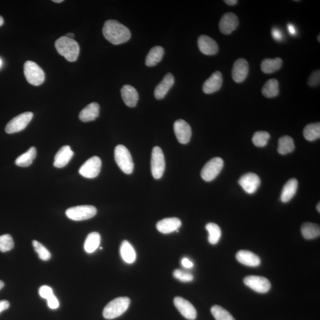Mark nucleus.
Instances as JSON below:
<instances>
[{
    "mask_svg": "<svg viewBox=\"0 0 320 320\" xmlns=\"http://www.w3.org/2000/svg\"><path fill=\"white\" fill-rule=\"evenodd\" d=\"M36 156H37V149L34 147H31L28 151L19 156L16 160V165L22 168L31 166Z\"/></svg>",
    "mask_w": 320,
    "mask_h": 320,
    "instance_id": "32",
    "label": "nucleus"
},
{
    "mask_svg": "<svg viewBox=\"0 0 320 320\" xmlns=\"http://www.w3.org/2000/svg\"><path fill=\"white\" fill-rule=\"evenodd\" d=\"M102 168V161L97 156L89 158L79 169L82 176L87 179H94L99 174Z\"/></svg>",
    "mask_w": 320,
    "mask_h": 320,
    "instance_id": "10",
    "label": "nucleus"
},
{
    "mask_svg": "<svg viewBox=\"0 0 320 320\" xmlns=\"http://www.w3.org/2000/svg\"><path fill=\"white\" fill-rule=\"evenodd\" d=\"M320 80V70L314 71L311 74V75L309 78L308 81V84L310 86H316L319 84Z\"/></svg>",
    "mask_w": 320,
    "mask_h": 320,
    "instance_id": "42",
    "label": "nucleus"
},
{
    "mask_svg": "<svg viewBox=\"0 0 320 320\" xmlns=\"http://www.w3.org/2000/svg\"><path fill=\"white\" fill-rule=\"evenodd\" d=\"M301 232L304 239L313 240L320 237V228L319 225L312 223H305L301 226Z\"/></svg>",
    "mask_w": 320,
    "mask_h": 320,
    "instance_id": "30",
    "label": "nucleus"
},
{
    "mask_svg": "<svg viewBox=\"0 0 320 320\" xmlns=\"http://www.w3.org/2000/svg\"><path fill=\"white\" fill-rule=\"evenodd\" d=\"M1 65H2V61H1V59H0V67H1Z\"/></svg>",
    "mask_w": 320,
    "mask_h": 320,
    "instance_id": "54",
    "label": "nucleus"
},
{
    "mask_svg": "<svg viewBox=\"0 0 320 320\" xmlns=\"http://www.w3.org/2000/svg\"><path fill=\"white\" fill-rule=\"evenodd\" d=\"M236 259L240 264L247 266L257 267L261 264L259 257L248 250H240L236 254Z\"/></svg>",
    "mask_w": 320,
    "mask_h": 320,
    "instance_id": "23",
    "label": "nucleus"
},
{
    "mask_svg": "<svg viewBox=\"0 0 320 320\" xmlns=\"http://www.w3.org/2000/svg\"><path fill=\"white\" fill-rule=\"evenodd\" d=\"M239 24V19L234 13H226L221 18L219 23V28L222 34L229 35L237 28Z\"/></svg>",
    "mask_w": 320,
    "mask_h": 320,
    "instance_id": "13",
    "label": "nucleus"
},
{
    "mask_svg": "<svg viewBox=\"0 0 320 320\" xmlns=\"http://www.w3.org/2000/svg\"><path fill=\"white\" fill-rule=\"evenodd\" d=\"M282 63L280 58L264 59L262 62L261 70L265 74H272L280 70Z\"/></svg>",
    "mask_w": 320,
    "mask_h": 320,
    "instance_id": "29",
    "label": "nucleus"
},
{
    "mask_svg": "<svg viewBox=\"0 0 320 320\" xmlns=\"http://www.w3.org/2000/svg\"><path fill=\"white\" fill-rule=\"evenodd\" d=\"M248 63L244 58H239L234 62L232 69V77L237 83H242L248 75Z\"/></svg>",
    "mask_w": 320,
    "mask_h": 320,
    "instance_id": "16",
    "label": "nucleus"
},
{
    "mask_svg": "<svg viewBox=\"0 0 320 320\" xmlns=\"http://www.w3.org/2000/svg\"><path fill=\"white\" fill-rule=\"evenodd\" d=\"M174 131L180 143L187 144L189 142L191 136V129L189 124L185 120H176L174 124Z\"/></svg>",
    "mask_w": 320,
    "mask_h": 320,
    "instance_id": "12",
    "label": "nucleus"
},
{
    "mask_svg": "<svg viewBox=\"0 0 320 320\" xmlns=\"http://www.w3.org/2000/svg\"><path fill=\"white\" fill-rule=\"evenodd\" d=\"M103 34L109 42L115 45L127 42L131 37L130 29L115 20L106 21L103 27Z\"/></svg>",
    "mask_w": 320,
    "mask_h": 320,
    "instance_id": "1",
    "label": "nucleus"
},
{
    "mask_svg": "<svg viewBox=\"0 0 320 320\" xmlns=\"http://www.w3.org/2000/svg\"><path fill=\"white\" fill-rule=\"evenodd\" d=\"M67 217L70 220L76 221H84L94 217L97 213V209L91 205H81L70 207L66 210Z\"/></svg>",
    "mask_w": 320,
    "mask_h": 320,
    "instance_id": "6",
    "label": "nucleus"
},
{
    "mask_svg": "<svg viewBox=\"0 0 320 320\" xmlns=\"http://www.w3.org/2000/svg\"><path fill=\"white\" fill-rule=\"evenodd\" d=\"M174 305L185 319L195 320L197 317V312L191 303L185 298L177 297L174 299Z\"/></svg>",
    "mask_w": 320,
    "mask_h": 320,
    "instance_id": "14",
    "label": "nucleus"
},
{
    "mask_svg": "<svg viewBox=\"0 0 320 320\" xmlns=\"http://www.w3.org/2000/svg\"><path fill=\"white\" fill-rule=\"evenodd\" d=\"M182 226V222L177 218H168L163 219L157 224V229L163 234H169L177 231Z\"/></svg>",
    "mask_w": 320,
    "mask_h": 320,
    "instance_id": "20",
    "label": "nucleus"
},
{
    "mask_svg": "<svg viewBox=\"0 0 320 320\" xmlns=\"http://www.w3.org/2000/svg\"><path fill=\"white\" fill-rule=\"evenodd\" d=\"M165 168V158L162 150L159 147H155L151 155V172L154 179H160L162 177Z\"/></svg>",
    "mask_w": 320,
    "mask_h": 320,
    "instance_id": "9",
    "label": "nucleus"
},
{
    "mask_svg": "<svg viewBox=\"0 0 320 320\" xmlns=\"http://www.w3.org/2000/svg\"><path fill=\"white\" fill-rule=\"evenodd\" d=\"M114 159L119 168L125 174L132 173L134 164L132 156L127 148L123 145H118L114 150Z\"/></svg>",
    "mask_w": 320,
    "mask_h": 320,
    "instance_id": "4",
    "label": "nucleus"
},
{
    "mask_svg": "<svg viewBox=\"0 0 320 320\" xmlns=\"http://www.w3.org/2000/svg\"><path fill=\"white\" fill-rule=\"evenodd\" d=\"M320 204L319 203L318 205H317V210H318L319 212H320Z\"/></svg>",
    "mask_w": 320,
    "mask_h": 320,
    "instance_id": "53",
    "label": "nucleus"
},
{
    "mask_svg": "<svg viewBox=\"0 0 320 320\" xmlns=\"http://www.w3.org/2000/svg\"><path fill=\"white\" fill-rule=\"evenodd\" d=\"M47 302L48 307L53 310H56L59 307V302L54 295L48 298Z\"/></svg>",
    "mask_w": 320,
    "mask_h": 320,
    "instance_id": "43",
    "label": "nucleus"
},
{
    "mask_svg": "<svg viewBox=\"0 0 320 320\" xmlns=\"http://www.w3.org/2000/svg\"><path fill=\"white\" fill-rule=\"evenodd\" d=\"M24 73L27 81L34 86H39L45 80L44 71L34 62L27 61L25 62Z\"/></svg>",
    "mask_w": 320,
    "mask_h": 320,
    "instance_id": "5",
    "label": "nucleus"
},
{
    "mask_svg": "<svg viewBox=\"0 0 320 320\" xmlns=\"http://www.w3.org/2000/svg\"><path fill=\"white\" fill-rule=\"evenodd\" d=\"M294 139L289 136H283L279 139L278 151L282 155H286L294 151Z\"/></svg>",
    "mask_w": 320,
    "mask_h": 320,
    "instance_id": "33",
    "label": "nucleus"
},
{
    "mask_svg": "<svg viewBox=\"0 0 320 320\" xmlns=\"http://www.w3.org/2000/svg\"><path fill=\"white\" fill-rule=\"evenodd\" d=\"M270 137L269 132L266 131H258L254 134L252 141L254 146L258 147L266 146Z\"/></svg>",
    "mask_w": 320,
    "mask_h": 320,
    "instance_id": "37",
    "label": "nucleus"
},
{
    "mask_svg": "<svg viewBox=\"0 0 320 320\" xmlns=\"http://www.w3.org/2000/svg\"><path fill=\"white\" fill-rule=\"evenodd\" d=\"M56 48L61 56L65 57L67 61L75 62L77 59L80 53V46L74 39L62 37L56 42Z\"/></svg>",
    "mask_w": 320,
    "mask_h": 320,
    "instance_id": "2",
    "label": "nucleus"
},
{
    "mask_svg": "<svg viewBox=\"0 0 320 320\" xmlns=\"http://www.w3.org/2000/svg\"><path fill=\"white\" fill-rule=\"evenodd\" d=\"M4 286V283L3 281L0 280V290H1Z\"/></svg>",
    "mask_w": 320,
    "mask_h": 320,
    "instance_id": "51",
    "label": "nucleus"
},
{
    "mask_svg": "<svg viewBox=\"0 0 320 320\" xmlns=\"http://www.w3.org/2000/svg\"><path fill=\"white\" fill-rule=\"evenodd\" d=\"M298 187V180L295 178L290 179L284 185L281 195V200L283 203L291 201L297 193Z\"/></svg>",
    "mask_w": 320,
    "mask_h": 320,
    "instance_id": "25",
    "label": "nucleus"
},
{
    "mask_svg": "<svg viewBox=\"0 0 320 320\" xmlns=\"http://www.w3.org/2000/svg\"><path fill=\"white\" fill-rule=\"evenodd\" d=\"M33 117L34 114L32 112H27L14 117L5 127V132L10 134L20 132L25 129L31 121Z\"/></svg>",
    "mask_w": 320,
    "mask_h": 320,
    "instance_id": "8",
    "label": "nucleus"
},
{
    "mask_svg": "<svg viewBox=\"0 0 320 320\" xmlns=\"http://www.w3.org/2000/svg\"><path fill=\"white\" fill-rule=\"evenodd\" d=\"M121 95L125 105L130 108H134L139 100V94L134 87L130 85H125L121 89Z\"/></svg>",
    "mask_w": 320,
    "mask_h": 320,
    "instance_id": "22",
    "label": "nucleus"
},
{
    "mask_svg": "<svg viewBox=\"0 0 320 320\" xmlns=\"http://www.w3.org/2000/svg\"><path fill=\"white\" fill-rule=\"evenodd\" d=\"M10 307V303L8 301H0V313L4 310H7Z\"/></svg>",
    "mask_w": 320,
    "mask_h": 320,
    "instance_id": "46",
    "label": "nucleus"
},
{
    "mask_svg": "<svg viewBox=\"0 0 320 320\" xmlns=\"http://www.w3.org/2000/svg\"><path fill=\"white\" fill-rule=\"evenodd\" d=\"M319 42H320V35H319Z\"/></svg>",
    "mask_w": 320,
    "mask_h": 320,
    "instance_id": "55",
    "label": "nucleus"
},
{
    "mask_svg": "<svg viewBox=\"0 0 320 320\" xmlns=\"http://www.w3.org/2000/svg\"><path fill=\"white\" fill-rule=\"evenodd\" d=\"M15 245L12 236L4 234L0 236V251L2 253L12 250Z\"/></svg>",
    "mask_w": 320,
    "mask_h": 320,
    "instance_id": "39",
    "label": "nucleus"
},
{
    "mask_svg": "<svg viewBox=\"0 0 320 320\" xmlns=\"http://www.w3.org/2000/svg\"><path fill=\"white\" fill-rule=\"evenodd\" d=\"M174 84V78L171 73H168L163 80L155 87L154 90L155 97L158 100L163 99L168 94L169 90Z\"/></svg>",
    "mask_w": 320,
    "mask_h": 320,
    "instance_id": "19",
    "label": "nucleus"
},
{
    "mask_svg": "<svg viewBox=\"0 0 320 320\" xmlns=\"http://www.w3.org/2000/svg\"><path fill=\"white\" fill-rule=\"evenodd\" d=\"M272 35L273 39L276 41H281L282 39L283 35L280 30L277 28H273L272 31Z\"/></svg>",
    "mask_w": 320,
    "mask_h": 320,
    "instance_id": "44",
    "label": "nucleus"
},
{
    "mask_svg": "<svg viewBox=\"0 0 320 320\" xmlns=\"http://www.w3.org/2000/svg\"><path fill=\"white\" fill-rule=\"evenodd\" d=\"M100 235L97 232H93L87 237L84 243L85 251L88 253L94 252L100 244Z\"/></svg>",
    "mask_w": 320,
    "mask_h": 320,
    "instance_id": "31",
    "label": "nucleus"
},
{
    "mask_svg": "<svg viewBox=\"0 0 320 320\" xmlns=\"http://www.w3.org/2000/svg\"><path fill=\"white\" fill-rule=\"evenodd\" d=\"M206 229L209 233L208 241L210 244L217 245L221 237V229L217 224L210 223L206 226Z\"/></svg>",
    "mask_w": 320,
    "mask_h": 320,
    "instance_id": "35",
    "label": "nucleus"
},
{
    "mask_svg": "<svg viewBox=\"0 0 320 320\" xmlns=\"http://www.w3.org/2000/svg\"><path fill=\"white\" fill-rule=\"evenodd\" d=\"M64 1L63 0H54L53 2H56V3H60V2H62Z\"/></svg>",
    "mask_w": 320,
    "mask_h": 320,
    "instance_id": "52",
    "label": "nucleus"
},
{
    "mask_svg": "<svg viewBox=\"0 0 320 320\" xmlns=\"http://www.w3.org/2000/svg\"><path fill=\"white\" fill-rule=\"evenodd\" d=\"M210 311L216 320H236L228 311L221 306H213Z\"/></svg>",
    "mask_w": 320,
    "mask_h": 320,
    "instance_id": "36",
    "label": "nucleus"
},
{
    "mask_svg": "<svg viewBox=\"0 0 320 320\" xmlns=\"http://www.w3.org/2000/svg\"><path fill=\"white\" fill-rule=\"evenodd\" d=\"M198 45L201 53L206 56H214L218 51L217 42L208 36H200L198 38Z\"/></svg>",
    "mask_w": 320,
    "mask_h": 320,
    "instance_id": "17",
    "label": "nucleus"
},
{
    "mask_svg": "<svg viewBox=\"0 0 320 320\" xmlns=\"http://www.w3.org/2000/svg\"><path fill=\"white\" fill-rule=\"evenodd\" d=\"M33 246L35 248L36 252L39 255V258L43 261H49L51 258V254L47 248L44 245L38 242L37 240H34L32 242Z\"/></svg>",
    "mask_w": 320,
    "mask_h": 320,
    "instance_id": "38",
    "label": "nucleus"
},
{
    "mask_svg": "<svg viewBox=\"0 0 320 320\" xmlns=\"http://www.w3.org/2000/svg\"><path fill=\"white\" fill-rule=\"evenodd\" d=\"M120 255L124 262L128 264H132L135 261L136 255L132 245L128 241L122 243L120 248Z\"/></svg>",
    "mask_w": 320,
    "mask_h": 320,
    "instance_id": "27",
    "label": "nucleus"
},
{
    "mask_svg": "<svg viewBox=\"0 0 320 320\" xmlns=\"http://www.w3.org/2000/svg\"><path fill=\"white\" fill-rule=\"evenodd\" d=\"M165 54V50L160 46H155L150 49L146 57V64L148 67H154L159 63Z\"/></svg>",
    "mask_w": 320,
    "mask_h": 320,
    "instance_id": "26",
    "label": "nucleus"
},
{
    "mask_svg": "<svg viewBox=\"0 0 320 320\" xmlns=\"http://www.w3.org/2000/svg\"><path fill=\"white\" fill-rule=\"evenodd\" d=\"M131 300L128 297H119L112 301L104 308V318L112 320L117 318L124 314L129 307Z\"/></svg>",
    "mask_w": 320,
    "mask_h": 320,
    "instance_id": "3",
    "label": "nucleus"
},
{
    "mask_svg": "<svg viewBox=\"0 0 320 320\" xmlns=\"http://www.w3.org/2000/svg\"><path fill=\"white\" fill-rule=\"evenodd\" d=\"M4 24V19L1 16H0V26H1Z\"/></svg>",
    "mask_w": 320,
    "mask_h": 320,
    "instance_id": "50",
    "label": "nucleus"
},
{
    "mask_svg": "<svg viewBox=\"0 0 320 320\" xmlns=\"http://www.w3.org/2000/svg\"><path fill=\"white\" fill-rule=\"evenodd\" d=\"M74 155V152L69 146H63L55 156L54 166L56 168L66 166Z\"/></svg>",
    "mask_w": 320,
    "mask_h": 320,
    "instance_id": "21",
    "label": "nucleus"
},
{
    "mask_svg": "<svg viewBox=\"0 0 320 320\" xmlns=\"http://www.w3.org/2000/svg\"><path fill=\"white\" fill-rule=\"evenodd\" d=\"M288 29L290 34L292 36L296 34V29H295V27L292 25L291 24H288Z\"/></svg>",
    "mask_w": 320,
    "mask_h": 320,
    "instance_id": "47",
    "label": "nucleus"
},
{
    "mask_svg": "<svg viewBox=\"0 0 320 320\" xmlns=\"http://www.w3.org/2000/svg\"><path fill=\"white\" fill-rule=\"evenodd\" d=\"M99 111L100 106L98 103H91L81 111L79 118L84 122L94 121L99 115Z\"/></svg>",
    "mask_w": 320,
    "mask_h": 320,
    "instance_id": "24",
    "label": "nucleus"
},
{
    "mask_svg": "<svg viewBox=\"0 0 320 320\" xmlns=\"http://www.w3.org/2000/svg\"><path fill=\"white\" fill-rule=\"evenodd\" d=\"M303 136L307 140L314 141L320 137V122L308 124L304 128L303 132Z\"/></svg>",
    "mask_w": 320,
    "mask_h": 320,
    "instance_id": "34",
    "label": "nucleus"
},
{
    "mask_svg": "<svg viewBox=\"0 0 320 320\" xmlns=\"http://www.w3.org/2000/svg\"><path fill=\"white\" fill-rule=\"evenodd\" d=\"M224 2H225L227 5H231L232 6V5L237 4L238 1H237V0H225Z\"/></svg>",
    "mask_w": 320,
    "mask_h": 320,
    "instance_id": "48",
    "label": "nucleus"
},
{
    "mask_svg": "<svg viewBox=\"0 0 320 320\" xmlns=\"http://www.w3.org/2000/svg\"><path fill=\"white\" fill-rule=\"evenodd\" d=\"M261 179L258 175L253 173L243 175L239 181L241 187L248 194L255 193L261 185Z\"/></svg>",
    "mask_w": 320,
    "mask_h": 320,
    "instance_id": "15",
    "label": "nucleus"
},
{
    "mask_svg": "<svg viewBox=\"0 0 320 320\" xmlns=\"http://www.w3.org/2000/svg\"><path fill=\"white\" fill-rule=\"evenodd\" d=\"M224 161L222 158L215 157L205 165L201 171V177L205 181L210 182L214 180L222 170Z\"/></svg>",
    "mask_w": 320,
    "mask_h": 320,
    "instance_id": "7",
    "label": "nucleus"
},
{
    "mask_svg": "<svg viewBox=\"0 0 320 320\" xmlns=\"http://www.w3.org/2000/svg\"><path fill=\"white\" fill-rule=\"evenodd\" d=\"M262 92L264 96L267 98L277 96L280 94V84L278 81L275 78L270 79L263 87Z\"/></svg>",
    "mask_w": 320,
    "mask_h": 320,
    "instance_id": "28",
    "label": "nucleus"
},
{
    "mask_svg": "<svg viewBox=\"0 0 320 320\" xmlns=\"http://www.w3.org/2000/svg\"><path fill=\"white\" fill-rule=\"evenodd\" d=\"M182 264L183 267L187 269H190L193 267V262H191L189 259L187 258H183L182 261Z\"/></svg>",
    "mask_w": 320,
    "mask_h": 320,
    "instance_id": "45",
    "label": "nucleus"
},
{
    "mask_svg": "<svg viewBox=\"0 0 320 320\" xmlns=\"http://www.w3.org/2000/svg\"><path fill=\"white\" fill-rule=\"evenodd\" d=\"M174 277L183 282H188L193 280L194 277L190 273L176 269L173 272Z\"/></svg>",
    "mask_w": 320,
    "mask_h": 320,
    "instance_id": "40",
    "label": "nucleus"
},
{
    "mask_svg": "<svg viewBox=\"0 0 320 320\" xmlns=\"http://www.w3.org/2000/svg\"><path fill=\"white\" fill-rule=\"evenodd\" d=\"M39 294L41 297L46 300L54 295L53 289L51 287L46 285L40 287L39 290Z\"/></svg>",
    "mask_w": 320,
    "mask_h": 320,
    "instance_id": "41",
    "label": "nucleus"
},
{
    "mask_svg": "<svg viewBox=\"0 0 320 320\" xmlns=\"http://www.w3.org/2000/svg\"><path fill=\"white\" fill-rule=\"evenodd\" d=\"M223 78L220 71L213 73L209 78H207L203 85L202 90L205 94H212L218 91L222 87Z\"/></svg>",
    "mask_w": 320,
    "mask_h": 320,
    "instance_id": "18",
    "label": "nucleus"
},
{
    "mask_svg": "<svg viewBox=\"0 0 320 320\" xmlns=\"http://www.w3.org/2000/svg\"><path fill=\"white\" fill-rule=\"evenodd\" d=\"M65 37L69 38V39H73V38H75V35L72 33H68V34L65 35Z\"/></svg>",
    "mask_w": 320,
    "mask_h": 320,
    "instance_id": "49",
    "label": "nucleus"
},
{
    "mask_svg": "<svg viewBox=\"0 0 320 320\" xmlns=\"http://www.w3.org/2000/svg\"><path fill=\"white\" fill-rule=\"evenodd\" d=\"M246 286L260 294H265L270 291L271 283L267 278L259 276H248L244 279Z\"/></svg>",
    "mask_w": 320,
    "mask_h": 320,
    "instance_id": "11",
    "label": "nucleus"
}]
</instances>
